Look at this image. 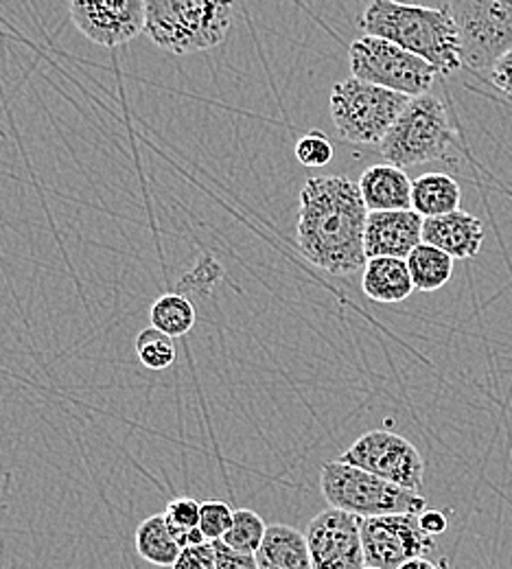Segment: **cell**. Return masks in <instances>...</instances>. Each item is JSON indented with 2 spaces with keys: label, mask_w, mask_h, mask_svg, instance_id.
<instances>
[{
  "label": "cell",
  "mask_w": 512,
  "mask_h": 569,
  "mask_svg": "<svg viewBox=\"0 0 512 569\" xmlns=\"http://www.w3.org/2000/svg\"><path fill=\"white\" fill-rule=\"evenodd\" d=\"M368 209L347 176L309 178L300 191L298 250L320 270L349 277L364 270Z\"/></svg>",
  "instance_id": "1"
},
{
  "label": "cell",
  "mask_w": 512,
  "mask_h": 569,
  "mask_svg": "<svg viewBox=\"0 0 512 569\" xmlns=\"http://www.w3.org/2000/svg\"><path fill=\"white\" fill-rule=\"evenodd\" d=\"M364 36L388 40L432 64L440 74L462 67L460 38L446 7L403 4L394 0H374L360 16Z\"/></svg>",
  "instance_id": "2"
},
{
  "label": "cell",
  "mask_w": 512,
  "mask_h": 569,
  "mask_svg": "<svg viewBox=\"0 0 512 569\" xmlns=\"http://www.w3.org/2000/svg\"><path fill=\"white\" fill-rule=\"evenodd\" d=\"M232 27V4L207 0H149L147 38L173 53L189 56L221 44Z\"/></svg>",
  "instance_id": "3"
},
{
  "label": "cell",
  "mask_w": 512,
  "mask_h": 569,
  "mask_svg": "<svg viewBox=\"0 0 512 569\" xmlns=\"http://www.w3.org/2000/svg\"><path fill=\"white\" fill-rule=\"evenodd\" d=\"M455 132L439 97L423 94L410 99L388 137L379 144L388 164L408 169L425 162L451 160Z\"/></svg>",
  "instance_id": "4"
},
{
  "label": "cell",
  "mask_w": 512,
  "mask_h": 569,
  "mask_svg": "<svg viewBox=\"0 0 512 569\" xmlns=\"http://www.w3.org/2000/svg\"><path fill=\"white\" fill-rule=\"evenodd\" d=\"M320 491L331 508L360 519L385 515H421L428 501L419 493L394 487L364 469L347 462H324L320 469Z\"/></svg>",
  "instance_id": "5"
},
{
  "label": "cell",
  "mask_w": 512,
  "mask_h": 569,
  "mask_svg": "<svg viewBox=\"0 0 512 569\" xmlns=\"http://www.w3.org/2000/svg\"><path fill=\"white\" fill-rule=\"evenodd\" d=\"M408 103L405 94L351 77L331 90V119L344 141L381 144Z\"/></svg>",
  "instance_id": "6"
},
{
  "label": "cell",
  "mask_w": 512,
  "mask_h": 569,
  "mask_svg": "<svg viewBox=\"0 0 512 569\" xmlns=\"http://www.w3.org/2000/svg\"><path fill=\"white\" fill-rule=\"evenodd\" d=\"M451 13L460 60L471 71H493L512 51V0H455L444 4Z\"/></svg>",
  "instance_id": "7"
},
{
  "label": "cell",
  "mask_w": 512,
  "mask_h": 569,
  "mask_svg": "<svg viewBox=\"0 0 512 569\" xmlns=\"http://www.w3.org/2000/svg\"><path fill=\"white\" fill-rule=\"evenodd\" d=\"M349 64L355 79L410 99L428 94L439 74L425 60L374 36H362L351 44Z\"/></svg>",
  "instance_id": "8"
},
{
  "label": "cell",
  "mask_w": 512,
  "mask_h": 569,
  "mask_svg": "<svg viewBox=\"0 0 512 569\" xmlns=\"http://www.w3.org/2000/svg\"><path fill=\"white\" fill-rule=\"evenodd\" d=\"M340 462L364 469L394 487L419 496L425 487V460L421 451L408 438L388 429H374L358 438L342 453Z\"/></svg>",
  "instance_id": "9"
},
{
  "label": "cell",
  "mask_w": 512,
  "mask_h": 569,
  "mask_svg": "<svg viewBox=\"0 0 512 569\" xmlns=\"http://www.w3.org/2000/svg\"><path fill=\"white\" fill-rule=\"evenodd\" d=\"M362 546L367 568L399 569L408 561L428 559L436 550L419 521V515H385L362 519Z\"/></svg>",
  "instance_id": "10"
},
{
  "label": "cell",
  "mask_w": 512,
  "mask_h": 569,
  "mask_svg": "<svg viewBox=\"0 0 512 569\" xmlns=\"http://www.w3.org/2000/svg\"><path fill=\"white\" fill-rule=\"evenodd\" d=\"M311 569H364L362 519L338 508L315 515L307 528Z\"/></svg>",
  "instance_id": "11"
},
{
  "label": "cell",
  "mask_w": 512,
  "mask_h": 569,
  "mask_svg": "<svg viewBox=\"0 0 512 569\" xmlns=\"http://www.w3.org/2000/svg\"><path fill=\"white\" fill-rule=\"evenodd\" d=\"M69 16L81 36L99 47H121L145 31L143 0H103L69 2Z\"/></svg>",
  "instance_id": "12"
},
{
  "label": "cell",
  "mask_w": 512,
  "mask_h": 569,
  "mask_svg": "<svg viewBox=\"0 0 512 569\" xmlns=\"http://www.w3.org/2000/svg\"><path fill=\"white\" fill-rule=\"evenodd\" d=\"M423 217L416 211L368 213L364 248L368 259H403L423 243Z\"/></svg>",
  "instance_id": "13"
},
{
  "label": "cell",
  "mask_w": 512,
  "mask_h": 569,
  "mask_svg": "<svg viewBox=\"0 0 512 569\" xmlns=\"http://www.w3.org/2000/svg\"><path fill=\"white\" fill-rule=\"evenodd\" d=\"M423 243L434 246L451 259H473L484 246V226L466 211L423 221Z\"/></svg>",
  "instance_id": "14"
},
{
  "label": "cell",
  "mask_w": 512,
  "mask_h": 569,
  "mask_svg": "<svg viewBox=\"0 0 512 569\" xmlns=\"http://www.w3.org/2000/svg\"><path fill=\"white\" fill-rule=\"evenodd\" d=\"M360 191L368 213L412 211V180L392 164H372L360 178Z\"/></svg>",
  "instance_id": "15"
},
{
  "label": "cell",
  "mask_w": 512,
  "mask_h": 569,
  "mask_svg": "<svg viewBox=\"0 0 512 569\" xmlns=\"http://www.w3.org/2000/svg\"><path fill=\"white\" fill-rule=\"evenodd\" d=\"M257 561L261 569H311L307 535L288 523L268 526Z\"/></svg>",
  "instance_id": "16"
},
{
  "label": "cell",
  "mask_w": 512,
  "mask_h": 569,
  "mask_svg": "<svg viewBox=\"0 0 512 569\" xmlns=\"http://www.w3.org/2000/svg\"><path fill=\"white\" fill-rule=\"evenodd\" d=\"M362 289L374 302H403L412 296L414 283L403 259H368Z\"/></svg>",
  "instance_id": "17"
},
{
  "label": "cell",
  "mask_w": 512,
  "mask_h": 569,
  "mask_svg": "<svg viewBox=\"0 0 512 569\" xmlns=\"http://www.w3.org/2000/svg\"><path fill=\"white\" fill-rule=\"evenodd\" d=\"M460 184L446 173H425L412 180V211L423 219L460 211Z\"/></svg>",
  "instance_id": "18"
},
{
  "label": "cell",
  "mask_w": 512,
  "mask_h": 569,
  "mask_svg": "<svg viewBox=\"0 0 512 569\" xmlns=\"http://www.w3.org/2000/svg\"><path fill=\"white\" fill-rule=\"evenodd\" d=\"M137 552L147 563L158 568H173L182 548L173 539L164 515H151L137 530Z\"/></svg>",
  "instance_id": "19"
},
{
  "label": "cell",
  "mask_w": 512,
  "mask_h": 569,
  "mask_svg": "<svg viewBox=\"0 0 512 569\" xmlns=\"http://www.w3.org/2000/svg\"><path fill=\"white\" fill-rule=\"evenodd\" d=\"M408 270L412 277L414 289L419 291H436L449 283L453 274V259L439 248L421 243L408 257Z\"/></svg>",
  "instance_id": "20"
},
{
  "label": "cell",
  "mask_w": 512,
  "mask_h": 569,
  "mask_svg": "<svg viewBox=\"0 0 512 569\" xmlns=\"http://www.w3.org/2000/svg\"><path fill=\"white\" fill-rule=\"evenodd\" d=\"M151 327L169 338H182L195 327V305L180 293L160 296L149 309Z\"/></svg>",
  "instance_id": "21"
},
{
  "label": "cell",
  "mask_w": 512,
  "mask_h": 569,
  "mask_svg": "<svg viewBox=\"0 0 512 569\" xmlns=\"http://www.w3.org/2000/svg\"><path fill=\"white\" fill-rule=\"evenodd\" d=\"M265 532H268V526L261 519V515H257L250 508H237L232 517V526L221 541L237 552L257 555L265 539Z\"/></svg>",
  "instance_id": "22"
},
{
  "label": "cell",
  "mask_w": 512,
  "mask_h": 569,
  "mask_svg": "<svg viewBox=\"0 0 512 569\" xmlns=\"http://www.w3.org/2000/svg\"><path fill=\"white\" fill-rule=\"evenodd\" d=\"M221 277H223V270H221L220 263L211 254H207L198 261V266L189 274H184L178 281L175 293L189 298L195 305V300H207L213 293Z\"/></svg>",
  "instance_id": "23"
},
{
  "label": "cell",
  "mask_w": 512,
  "mask_h": 569,
  "mask_svg": "<svg viewBox=\"0 0 512 569\" xmlns=\"http://www.w3.org/2000/svg\"><path fill=\"white\" fill-rule=\"evenodd\" d=\"M137 357L149 370H164L175 361L178 351L173 338L149 327L137 338Z\"/></svg>",
  "instance_id": "24"
},
{
  "label": "cell",
  "mask_w": 512,
  "mask_h": 569,
  "mask_svg": "<svg viewBox=\"0 0 512 569\" xmlns=\"http://www.w3.org/2000/svg\"><path fill=\"white\" fill-rule=\"evenodd\" d=\"M293 153H295V158L302 167L318 169V167H327L333 160L335 149H333V142L329 141V137L324 132L311 130V132H307L304 137L298 139Z\"/></svg>",
  "instance_id": "25"
},
{
  "label": "cell",
  "mask_w": 512,
  "mask_h": 569,
  "mask_svg": "<svg viewBox=\"0 0 512 569\" xmlns=\"http://www.w3.org/2000/svg\"><path fill=\"white\" fill-rule=\"evenodd\" d=\"M232 517L234 510L225 501H204L200 515V530L207 537V541H221L232 526Z\"/></svg>",
  "instance_id": "26"
},
{
  "label": "cell",
  "mask_w": 512,
  "mask_h": 569,
  "mask_svg": "<svg viewBox=\"0 0 512 569\" xmlns=\"http://www.w3.org/2000/svg\"><path fill=\"white\" fill-rule=\"evenodd\" d=\"M200 515H202V503L191 498L171 499L164 510V519L171 528H200Z\"/></svg>",
  "instance_id": "27"
},
{
  "label": "cell",
  "mask_w": 512,
  "mask_h": 569,
  "mask_svg": "<svg viewBox=\"0 0 512 569\" xmlns=\"http://www.w3.org/2000/svg\"><path fill=\"white\" fill-rule=\"evenodd\" d=\"M173 569H218L213 541H207V543L193 546V548H184Z\"/></svg>",
  "instance_id": "28"
},
{
  "label": "cell",
  "mask_w": 512,
  "mask_h": 569,
  "mask_svg": "<svg viewBox=\"0 0 512 569\" xmlns=\"http://www.w3.org/2000/svg\"><path fill=\"white\" fill-rule=\"evenodd\" d=\"M215 548V559H218V569H261L257 555H243L225 546L223 541H213Z\"/></svg>",
  "instance_id": "29"
},
{
  "label": "cell",
  "mask_w": 512,
  "mask_h": 569,
  "mask_svg": "<svg viewBox=\"0 0 512 569\" xmlns=\"http://www.w3.org/2000/svg\"><path fill=\"white\" fill-rule=\"evenodd\" d=\"M491 79L495 83V88L512 99V51L506 53L491 71Z\"/></svg>",
  "instance_id": "30"
},
{
  "label": "cell",
  "mask_w": 512,
  "mask_h": 569,
  "mask_svg": "<svg viewBox=\"0 0 512 569\" xmlns=\"http://www.w3.org/2000/svg\"><path fill=\"white\" fill-rule=\"evenodd\" d=\"M421 528L430 535V537H439L446 530V517L440 510H423L419 515Z\"/></svg>",
  "instance_id": "31"
},
{
  "label": "cell",
  "mask_w": 512,
  "mask_h": 569,
  "mask_svg": "<svg viewBox=\"0 0 512 569\" xmlns=\"http://www.w3.org/2000/svg\"><path fill=\"white\" fill-rule=\"evenodd\" d=\"M399 569H446V563L442 561L440 566H434V563L428 561V559H414V561H408L405 566H401Z\"/></svg>",
  "instance_id": "32"
},
{
  "label": "cell",
  "mask_w": 512,
  "mask_h": 569,
  "mask_svg": "<svg viewBox=\"0 0 512 569\" xmlns=\"http://www.w3.org/2000/svg\"><path fill=\"white\" fill-rule=\"evenodd\" d=\"M364 569H377V568H364Z\"/></svg>",
  "instance_id": "33"
}]
</instances>
